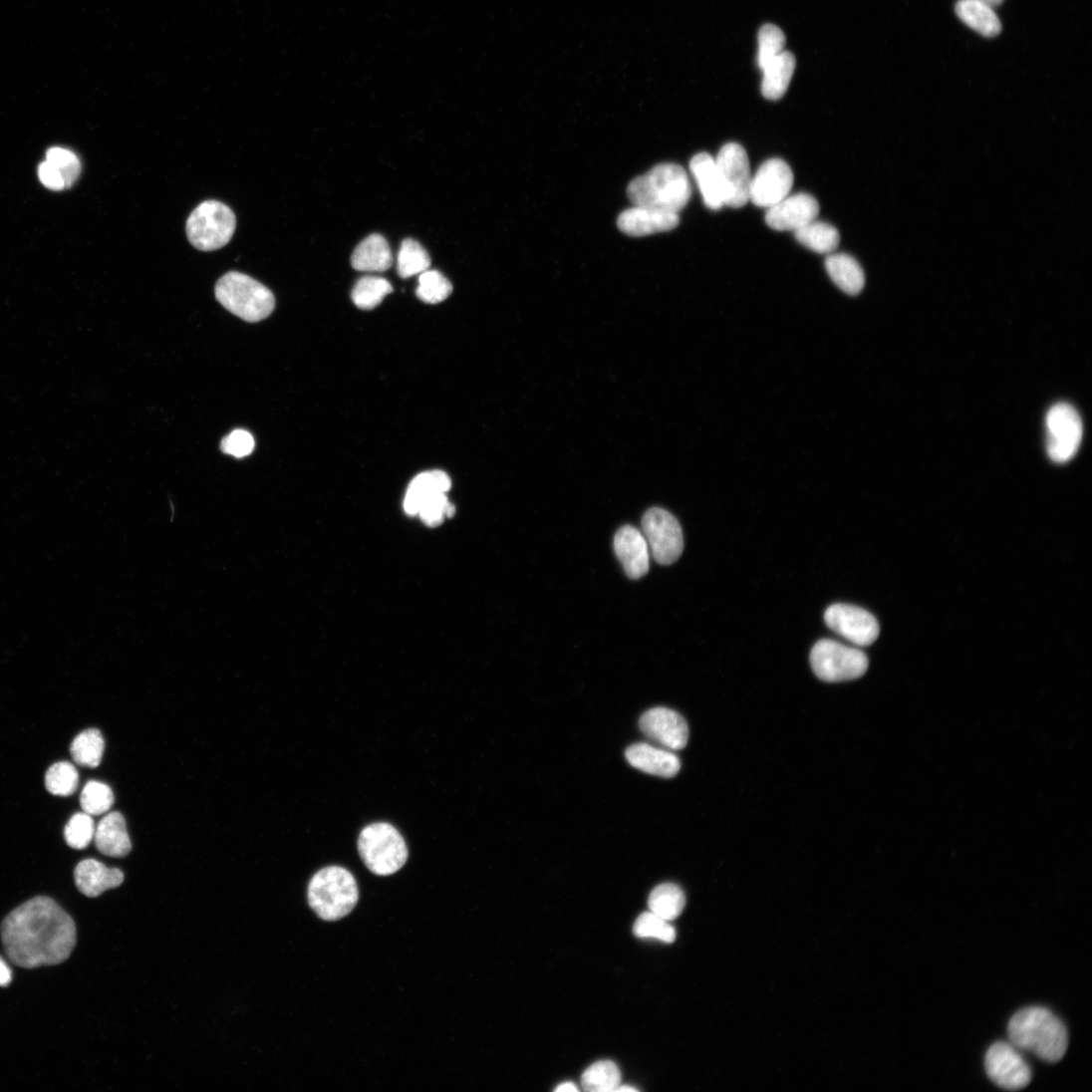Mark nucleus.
<instances>
[{"label":"nucleus","instance_id":"1","mask_svg":"<svg viewBox=\"0 0 1092 1092\" xmlns=\"http://www.w3.org/2000/svg\"><path fill=\"white\" fill-rule=\"evenodd\" d=\"M2 938L12 963L33 969L58 965L70 958L78 933L70 915L53 900L39 897L5 919Z\"/></svg>","mask_w":1092,"mask_h":1092},{"label":"nucleus","instance_id":"2","mask_svg":"<svg viewBox=\"0 0 1092 1092\" xmlns=\"http://www.w3.org/2000/svg\"><path fill=\"white\" fill-rule=\"evenodd\" d=\"M1007 1032L1015 1048L1031 1052L1048 1063L1062 1060L1068 1048L1064 1023L1044 1007L1033 1006L1016 1012L1009 1020Z\"/></svg>","mask_w":1092,"mask_h":1092},{"label":"nucleus","instance_id":"3","mask_svg":"<svg viewBox=\"0 0 1092 1092\" xmlns=\"http://www.w3.org/2000/svg\"><path fill=\"white\" fill-rule=\"evenodd\" d=\"M628 195L635 206L679 214L692 196V185L684 168L665 163L634 179L628 187Z\"/></svg>","mask_w":1092,"mask_h":1092},{"label":"nucleus","instance_id":"4","mask_svg":"<svg viewBox=\"0 0 1092 1092\" xmlns=\"http://www.w3.org/2000/svg\"><path fill=\"white\" fill-rule=\"evenodd\" d=\"M359 897L356 878L343 867L323 868L309 884V905L320 919L327 922L349 916L357 907Z\"/></svg>","mask_w":1092,"mask_h":1092},{"label":"nucleus","instance_id":"5","mask_svg":"<svg viewBox=\"0 0 1092 1092\" xmlns=\"http://www.w3.org/2000/svg\"><path fill=\"white\" fill-rule=\"evenodd\" d=\"M215 292L225 309L246 322L262 321L276 307L275 296L266 287L237 271L221 278Z\"/></svg>","mask_w":1092,"mask_h":1092},{"label":"nucleus","instance_id":"6","mask_svg":"<svg viewBox=\"0 0 1092 1092\" xmlns=\"http://www.w3.org/2000/svg\"><path fill=\"white\" fill-rule=\"evenodd\" d=\"M359 852L370 871L380 876L397 873L409 856L402 835L385 823L373 824L363 830L359 838Z\"/></svg>","mask_w":1092,"mask_h":1092},{"label":"nucleus","instance_id":"7","mask_svg":"<svg viewBox=\"0 0 1092 1092\" xmlns=\"http://www.w3.org/2000/svg\"><path fill=\"white\" fill-rule=\"evenodd\" d=\"M235 229L233 211L218 200L201 202L186 222L187 238L200 251L223 248L232 239Z\"/></svg>","mask_w":1092,"mask_h":1092},{"label":"nucleus","instance_id":"8","mask_svg":"<svg viewBox=\"0 0 1092 1092\" xmlns=\"http://www.w3.org/2000/svg\"><path fill=\"white\" fill-rule=\"evenodd\" d=\"M810 664L816 677L829 682L861 678L869 667L865 653L832 640H822L814 645Z\"/></svg>","mask_w":1092,"mask_h":1092},{"label":"nucleus","instance_id":"9","mask_svg":"<svg viewBox=\"0 0 1092 1092\" xmlns=\"http://www.w3.org/2000/svg\"><path fill=\"white\" fill-rule=\"evenodd\" d=\"M1047 452L1056 463H1065L1077 453L1083 436L1082 420L1069 404L1053 406L1046 416Z\"/></svg>","mask_w":1092,"mask_h":1092},{"label":"nucleus","instance_id":"10","mask_svg":"<svg viewBox=\"0 0 1092 1092\" xmlns=\"http://www.w3.org/2000/svg\"><path fill=\"white\" fill-rule=\"evenodd\" d=\"M642 526L654 559L664 566L677 562L684 550V536L675 516L662 508H652L644 515Z\"/></svg>","mask_w":1092,"mask_h":1092},{"label":"nucleus","instance_id":"11","mask_svg":"<svg viewBox=\"0 0 1092 1092\" xmlns=\"http://www.w3.org/2000/svg\"><path fill=\"white\" fill-rule=\"evenodd\" d=\"M715 162L725 189V206L742 208L749 201L753 178L746 151L739 144L728 143L720 149Z\"/></svg>","mask_w":1092,"mask_h":1092},{"label":"nucleus","instance_id":"12","mask_svg":"<svg viewBox=\"0 0 1092 1092\" xmlns=\"http://www.w3.org/2000/svg\"><path fill=\"white\" fill-rule=\"evenodd\" d=\"M985 1069L991 1081L1005 1090H1020L1032 1080V1070L1011 1043L992 1045L985 1057Z\"/></svg>","mask_w":1092,"mask_h":1092},{"label":"nucleus","instance_id":"13","mask_svg":"<svg viewBox=\"0 0 1092 1092\" xmlns=\"http://www.w3.org/2000/svg\"><path fill=\"white\" fill-rule=\"evenodd\" d=\"M827 626L836 634L858 647L876 642L880 628L877 620L865 609L848 604H835L825 614Z\"/></svg>","mask_w":1092,"mask_h":1092},{"label":"nucleus","instance_id":"14","mask_svg":"<svg viewBox=\"0 0 1092 1092\" xmlns=\"http://www.w3.org/2000/svg\"><path fill=\"white\" fill-rule=\"evenodd\" d=\"M794 183L790 166L782 159L773 158L761 165L752 178L749 200L755 206L769 209L787 197Z\"/></svg>","mask_w":1092,"mask_h":1092},{"label":"nucleus","instance_id":"15","mask_svg":"<svg viewBox=\"0 0 1092 1092\" xmlns=\"http://www.w3.org/2000/svg\"><path fill=\"white\" fill-rule=\"evenodd\" d=\"M640 727L649 738L669 750H680L688 743L689 728L686 720L678 712L665 707L647 711L640 720Z\"/></svg>","mask_w":1092,"mask_h":1092},{"label":"nucleus","instance_id":"16","mask_svg":"<svg viewBox=\"0 0 1092 1092\" xmlns=\"http://www.w3.org/2000/svg\"><path fill=\"white\" fill-rule=\"evenodd\" d=\"M819 210V203L812 195L796 193L769 208L766 223L776 231L796 232L816 220Z\"/></svg>","mask_w":1092,"mask_h":1092},{"label":"nucleus","instance_id":"17","mask_svg":"<svg viewBox=\"0 0 1092 1092\" xmlns=\"http://www.w3.org/2000/svg\"><path fill=\"white\" fill-rule=\"evenodd\" d=\"M614 551L631 579L638 580L648 574L649 546L639 529L631 525L622 527L614 537Z\"/></svg>","mask_w":1092,"mask_h":1092},{"label":"nucleus","instance_id":"18","mask_svg":"<svg viewBox=\"0 0 1092 1092\" xmlns=\"http://www.w3.org/2000/svg\"><path fill=\"white\" fill-rule=\"evenodd\" d=\"M680 223L679 214L651 207L635 206L624 211L618 226L632 237H644L674 230Z\"/></svg>","mask_w":1092,"mask_h":1092},{"label":"nucleus","instance_id":"19","mask_svg":"<svg viewBox=\"0 0 1092 1092\" xmlns=\"http://www.w3.org/2000/svg\"><path fill=\"white\" fill-rule=\"evenodd\" d=\"M629 763L651 775L672 778L680 769V759L669 749L658 748L648 743H636L627 750Z\"/></svg>","mask_w":1092,"mask_h":1092},{"label":"nucleus","instance_id":"20","mask_svg":"<svg viewBox=\"0 0 1092 1092\" xmlns=\"http://www.w3.org/2000/svg\"><path fill=\"white\" fill-rule=\"evenodd\" d=\"M79 891L88 898H98L105 892L117 889L124 882V873L108 868L95 859L82 861L75 871Z\"/></svg>","mask_w":1092,"mask_h":1092},{"label":"nucleus","instance_id":"21","mask_svg":"<svg viewBox=\"0 0 1092 1092\" xmlns=\"http://www.w3.org/2000/svg\"><path fill=\"white\" fill-rule=\"evenodd\" d=\"M690 171L706 207L717 211L725 206V189L715 159L708 153H699L691 159Z\"/></svg>","mask_w":1092,"mask_h":1092},{"label":"nucleus","instance_id":"22","mask_svg":"<svg viewBox=\"0 0 1092 1092\" xmlns=\"http://www.w3.org/2000/svg\"><path fill=\"white\" fill-rule=\"evenodd\" d=\"M95 843L105 856L122 858L132 850L125 817L120 812L107 814L96 828Z\"/></svg>","mask_w":1092,"mask_h":1092},{"label":"nucleus","instance_id":"23","mask_svg":"<svg viewBox=\"0 0 1092 1092\" xmlns=\"http://www.w3.org/2000/svg\"><path fill=\"white\" fill-rule=\"evenodd\" d=\"M451 488L449 476L442 470L420 473L410 484L404 501L409 515H418L423 502L435 494H446Z\"/></svg>","mask_w":1092,"mask_h":1092},{"label":"nucleus","instance_id":"24","mask_svg":"<svg viewBox=\"0 0 1092 1092\" xmlns=\"http://www.w3.org/2000/svg\"><path fill=\"white\" fill-rule=\"evenodd\" d=\"M352 264L358 271L384 272L391 268L393 255L385 237L372 234L356 248Z\"/></svg>","mask_w":1092,"mask_h":1092},{"label":"nucleus","instance_id":"25","mask_svg":"<svg viewBox=\"0 0 1092 1092\" xmlns=\"http://www.w3.org/2000/svg\"><path fill=\"white\" fill-rule=\"evenodd\" d=\"M826 268L832 281L846 294L856 296L864 289V271L851 255L830 254L826 260Z\"/></svg>","mask_w":1092,"mask_h":1092},{"label":"nucleus","instance_id":"26","mask_svg":"<svg viewBox=\"0 0 1092 1092\" xmlns=\"http://www.w3.org/2000/svg\"><path fill=\"white\" fill-rule=\"evenodd\" d=\"M796 66L791 52L784 51L762 70L763 96L770 101L780 100L787 92Z\"/></svg>","mask_w":1092,"mask_h":1092},{"label":"nucleus","instance_id":"27","mask_svg":"<svg viewBox=\"0 0 1092 1092\" xmlns=\"http://www.w3.org/2000/svg\"><path fill=\"white\" fill-rule=\"evenodd\" d=\"M955 12L966 26L983 37L993 38L1001 32V23L989 6L974 0H959Z\"/></svg>","mask_w":1092,"mask_h":1092},{"label":"nucleus","instance_id":"28","mask_svg":"<svg viewBox=\"0 0 1092 1092\" xmlns=\"http://www.w3.org/2000/svg\"><path fill=\"white\" fill-rule=\"evenodd\" d=\"M795 233L796 240L806 248L821 254H832L840 244V233L831 224L814 220Z\"/></svg>","mask_w":1092,"mask_h":1092},{"label":"nucleus","instance_id":"29","mask_svg":"<svg viewBox=\"0 0 1092 1092\" xmlns=\"http://www.w3.org/2000/svg\"><path fill=\"white\" fill-rule=\"evenodd\" d=\"M686 905V898L681 887L674 883H664L656 887L649 899L651 912L672 922L680 917Z\"/></svg>","mask_w":1092,"mask_h":1092},{"label":"nucleus","instance_id":"30","mask_svg":"<svg viewBox=\"0 0 1092 1092\" xmlns=\"http://www.w3.org/2000/svg\"><path fill=\"white\" fill-rule=\"evenodd\" d=\"M105 752V740L100 730L91 728L80 733L71 745L75 762L86 768L101 765Z\"/></svg>","mask_w":1092,"mask_h":1092},{"label":"nucleus","instance_id":"31","mask_svg":"<svg viewBox=\"0 0 1092 1092\" xmlns=\"http://www.w3.org/2000/svg\"><path fill=\"white\" fill-rule=\"evenodd\" d=\"M622 1084V1073L612 1061H599L590 1066L582 1076V1085L590 1092H616Z\"/></svg>","mask_w":1092,"mask_h":1092},{"label":"nucleus","instance_id":"32","mask_svg":"<svg viewBox=\"0 0 1092 1092\" xmlns=\"http://www.w3.org/2000/svg\"><path fill=\"white\" fill-rule=\"evenodd\" d=\"M430 265V256L419 242L414 239L403 241L398 255V273L401 278L421 275Z\"/></svg>","mask_w":1092,"mask_h":1092},{"label":"nucleus","instance_id":"33","mask_svg":"<svg viewBox=\"0 0 1092 1092\" xmlns=\"http://www.w3.org/2000/svg\"><path fill=\"white\" fill-rule=\"evenodd\" d=\"M392 292L393 287L386 279L368 276L357 283L352 298L360 309L372 310L378 307L385 297Z\"/></svg>","mask_w":1092,"mask_h":1092},{"label":"nucleus","instance_id":"34","mask_svg":"<svg viewBox=\"0 0 1092 1092\" xmlns=\"http://www.w3.org/2000/svg\"><path fill=\"white\" fill-rule=\"evenodd\" d=\"M45 785L49 793L55 796L67 797L77 792L80 785V775L77 768L68 762H59L49 768L45 777Z\"/></svg>","mask_w":1092,"mask_h":1092},{"label":"nucleus","instance_id":"35","mask_svg":"<svg viewBox=\"0 0 1092 1092\" xmlns=\"http://www.w3.org/2000/svg\"><path fill=\"white\" fill-rule=\"evenodd\" d=\"M452 293L450 282L437 270H426L419 275L417 297L427 304H439Z\"/></svg>","mask_w":1092,"mask_h":1092},{"label":"nucleus","instance_id":"36","mask_svg":"<svg viewBox=\"0 0 1092 1092\" xmlns=\"http://www.w3.org/2000/svg\"><path fill=\"white\" fill-rule=\"evenodd\" d=\"M96 826L92 815L86 812L75 814L65 827L64 838L68 846L76 850H85L94 841Z\"/></svg>","mask_w":1092,"mask_h":1092},{"label":"nucleus","instance_id":"37","mask_svg":"<svg viewBox=\"0 0 1092 1092\" xmlns=\"http://www.w3.org/2000/svg\"><path fill=\"white\" fill-rule=\"evenodd\" d=\"M115 797L110 786L99 781H90L81 795V805L90 815L107 813L114 805Z\"/></svg>","mask_w":1092,"mask_h":1092},{"label":"nucleus","instance_id":"38","mask_svg":"<svg viewBox=\"0 0 1092 1092\" xmlns=\"http://www.w3.org/2000/svg\"><path fill=\"white\" fill-rule=\"evenodd\" d=\"M669 923L652 912L644 913L636 921L634 933L638 938H652L671 944L676 940V931Z\"/></svg>","mask_w":1092,"mask_h":1092},{"label":"nucleus","instance_id":"39","mask_svg":"<svg viewBox=\"0 0 1092 1092\" xmlns=\"http://www.w3.org/2000/svg\"><path fill=\"white\" fill-rule=\"evenodd\" d=\"M785 43L784 33L777 26L767 24L760 30L758 65L761 71L785 51Z\"/></svg>","mask_w":1092,"mask_h":1092},{"label":"nucleus","instance_id":"40","mask_svg":"<svg viewBox=\"0 0 1092 1092\" xmlns=\"http://www.w3.org/2000/svg\"><path fill=\"white\" fill-rule=\"evenodd\" d=\"M46 160L59 170L66 188L71 187L81 175V160L70 150L59 147L51 148L47 153Z\"/></svg>","mask_w":1092,"mask_h":1092},{"label":"nucleus","instance_id":"41","mask_svg":"<svg viewBox=\"0 0 1092 1092\" xmlns=\"http://www.w3.org/2000/svg\"><path fill=\"white\" fill-rule=\"evenodd\" d=\"M454 514V507L448 502L446 494H435L426 499L419 510L418 515L429 526H438L445 517Z\"/></svg>","mask_w":1092,"mask_h":1092},{"label":"nucleus","instance_id":"42","mask_svg":"<svg viewBox=\"0 0 1092 1092\" xmlns=\"http://www.w3.org/2000/svg\"><path fill=\"white\" fill-rule=\"evenodd\" d=\"M254 446L253 436L248 431L241 429L233 431L221 442V450L236 458L248 456L252 453Z\"/></svg>","mask_w":1092,"mask_h":1092},{"label":"nucleus","instance_id":"43","mask_svg":"<svg viewBox=\"0 0 1092 1092\" xmlns=\"http://www.w3.org/2000/svg\"><path fill=\"white\" fill-rule=\"evenodd\" d=\"M38 173L41 182L46 187L52 190H62L66 188L61 173L49 161L46 160L40 164Z\"/></svg>","mask_w":1092,"mask_h":1092},{"label":"nucleus","instance_id":"44","mask_svg":"<svg viewBox=\"0 0 1092 1092\" xmlns=\"http://www.w3.org/2000/svg\"><path fill=\"white\" fill-rule=\"evenodd\" d=\"M12 982V971L6 962L0 958V986L6 987Z\"/></svg>","mask_w":1092,"mask_h":1092},{"label":"nucleus","instance_id":"45","mask_svg":"<svg viewBox=\"0 0 1092 1092\" xmlns=\"http://www.w3.org/2000/svg\"><path fill=\"white\" fill-rule=\"evenodd\" d=\"M557 1092H578V1087L572 1082H565L556 1088Z\"/></svg>","mask_w":1092,"mask_h":1092},{"label":"nucleus","instance_id":"46","mask_svg":"<svg viewBox=\"0 0 1092 1092\" xmlns=\"http://www.w3.org/2000/svg\"><path fill=\"white\" fill-rule=\"evenodd\" d=\"M974 2L984 4L994 9L995 7L1001 5L1003 3V0H974Z\"/></svg>","mask_w":1092,"mask_h":1092},{"label":"nucleus","instance_id":"47","mask_svg":"<svg viewBox=\"0 0 1092 1092\" xmlns=\"http://www.w3.org/2000/svg\"><path fill=\"white\" fill-rule=\"evenodd\" d=\"M617 1091L635 1092V1091H638V1089H636L635 1087H632V1086H628V1085L627 1086H622V1084H621L620 1087L617 1089Z\"/></svg>","mask_w":1092,"mask_h":1092}]
</instances>
